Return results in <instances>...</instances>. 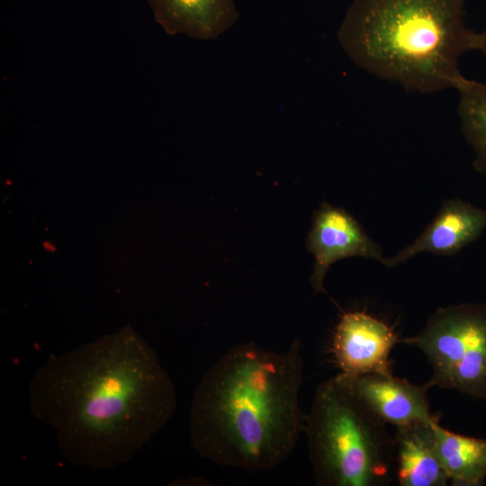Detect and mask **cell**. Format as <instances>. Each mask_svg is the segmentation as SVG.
Instances as JSON below:
<instances>
[{
  "label": "cell",
  "mask_w": 486,
  "mask_h": 486,
  "mask_svg": "<svg viewBox=\"0 0 486 486\" xmlns=\"http://www.w3.org/2000/svg\"><path fill=\"white\" fill-rule=\"evenodd\" d=\"M31 412L61 455L90 470L130 461L174 414L176 387L130 326L51 356L29 386Z\"/></svg>",
  "instance_id": "6da1fadb"
},
{
  "label": "cell",
  "mask_w": 486,
  "mask_h": 486,
  "mask_svg": "<svg viewBox=\"0 0 486 486\" xmlns=\"http://www.w3.org/2000/svg\"><path fill=\"white\" fill-rule=\"evenodd\" d=\"M302 346L283 350L248 342L226 351L199 381L190 409V442L204 459L247 471L271 470L304 430L300 405Z\"/></svg>",
  "instance_id": "7a4b0ae2"
},
{
  "label": "cell",
  "mask_w": 486,
  "mask_h": 486,
  "mask_svg": "<svg viewBox=\"0 0 486 486\" xmlns=\"http://www.w3.org/2000/svg\"><path fill=\"white\" fill-rule=\"evenodd\" d=\"M465 0H352L338 31L361 69L405 89L432 94L466 79L460 59L479 51L464 21Z\"/></svg>",
  "instance_id": "3957f363"
},
{
  "label": "cell",
  "mask_w": 486,
  "mask_h": 486,
  "mask_svg": "<svg viewBox=\"0 0 486 486\" xmlns=\"http://www.w3.org/2000/svg\"><path fill=\"white\" fill-rule=\"evenodd\" d=\"M385 424L356 396L343 374L321 382L304 428L316 483H389L395 446Z\"/></svg>",
  "instance_id": "277c9868"
},
{
  "label": "cell",
  "mask_w": 486,
  "mask_h": 486,
  "mask_svg": "<svg viewBox=\"0 0 486 486\" xmlns=\"http://www.w3.org/2000/svg\"><path fill=\"white\" fill-rule=\"evenodd\" d=\"M400 342L426 356L431 386L486 401V302L439 308L418 335Z\"/></svg>",
  "instance_id": "5b68a950"
},
{
  "label": "cell",
  "mask_w": 486,
  "mask_h": 486,
  "mask_svg": "<svg viewBox=\"0 0 486 486\" xmlns=\"http://www.w3.org/2000/svg\"><path fill=\"white\" fill-rule=\"evenodd\" d=\"M400 342L382 320L362 311L344 313L335 330L332 351L341 374L354 378L392 374L390 353Z\"/></svg>",
  "instance_id": "8992f818"
},
{
  "label": "cell",
  "mask_w": 486,
  "mask_h": 486,
  "mask_svg": "<svg viewBox=\"0 0 486 486\" xmlns=\"http://www.w3.org/2000/svg\"><path fill=\"white\" fill-rule=\"evenodd\" d=\"M307 247L315 258L310 283L316 292H324L325 274L334 262L350 256L381 262L384 257L382 248L350 213L328 203L314 214Z\"/></svg>",
  "instance_id": "52a82bcc"
},
{
  "label": "cell",
  "mask_w": 486,
  "mask_h": 486,
  "mask_svg": "<svg viewBox=\"0 0 486 486\" xmlns=\"http://www.w3.org/2000/svg\"><path fill=\"white\" fill-rule=\"evenodd\" d=\"M486 230V209L461 199L446 201L424 231L410 244L381 263L396 266L420 253L452 256L482 236Z\"/></svg>",
  "instance_id": "ba28073f"
},
{
  "label": "cell",
  "mask_w": 486,
  "mask_h": 486,
  "mask_svg": "<svg viewBox=\"0 0 486 486\" xmlns=\"http://www.w3.org/2000/svg\"><path fill=\"white\" fill-rule=\"evenodd\" d=\"M346 377L356 396L385 423L399 428L438 420L430 410L428 382L420 386L380 374Z\"/></svg>",
  "instance_id": "9c48e42d"
},
{
  "label": "cell",
  "mask_w": 486,
  "mask_h": 486,
  "mask_svg": "<svg viewBox=\"0 0 486 486\" xmlns=\"http://www.w3.org/2000/svg\"><path fill=\"white\" fill-rule=\"evenodd\" d=\"M157 22L170 35L213 40L238 22L235 0H146Z\"/></svg>",
  "instance_id": "30bf717a"
},
{
  "label": "cell",
  "mask_w": 486,
  "mask_h": 486,
  "mask_svg": "<svg viewBox=\"0 0 486 486\" xmlns=\"http://www.w3.org/2000/svg\"><path fill=\"white\" fill-rule=\"evenodd\" d=\"M432 422L396 428L394 446L400 486H444L449 481L439 459Z\"/></svg>",
  "instance_id": "8fae6325"
},
{
  "label": "cell",
  "mask_w": 486,
  "mask_h": 486,
  "mask_svg": "<svg viewBox=\"0 0 486 486\" xmlns=\"http://www.w3.org/2000/svg\"><path fill=\"white\" fill-rule=\"evenodd\" d=\"M436 451L454 485L481 486L486 478V439L452 432L434 424Z\"/></svg>",
  "instance_id": "7c38bea8"
},
{
  "label": "cell",
  "mask_w": 486,
  "mask_h": 486,
  "mask_svg": "<svg viewBox=\"0 0 486 486\" xmlns=\"http://www.w3.org/2000/svg\"><path fill=\"white\" fill-rule=\"evenodd\" d=\"M456 91L462 132L473 151L475 167L486 174V83L466 78Z\"/></svg>",
  "instance_id": "4fadbf2b"
},
{
  "label": "cell",
  "mask_w": 486,
  "mask_h": 486,
  "mask_svg": "<svg viewBox=\"0 0 486 486\" xmlns=\"http://www.w3.org/2000/svg\"><path fill=\"white\" fill-rule=\"evenodd\" d=\"M481 34V44L479 51L482 52L486 57V26L480 32Z\"/></svg>",
  "instance_id": "5bb4252c"
}]
</instances>
